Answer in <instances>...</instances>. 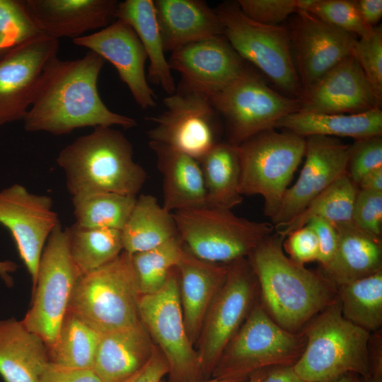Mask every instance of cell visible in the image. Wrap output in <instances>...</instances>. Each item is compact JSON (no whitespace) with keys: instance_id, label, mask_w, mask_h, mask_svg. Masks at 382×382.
I'll return each instance as SVG.
<instances>
[{"instance_id":"bcb514c9","label":"cell","mask_w":382,"mask_h":382,"mask_svg":"<svg viewBox=\"0 0 382 382\" xmlns=\"http://www.w3.org/2000/svg\"><path fill=\"white\" fill-rule=\"evenodd\" d=\"M315 232L319 243L318 262L320 267H326L332 260L337 245L338 235L334 225L328 221L313 217L306 224Z\"/></svg>"},{"instance_id":"d6986e66","label":"cell","mask_w":382,"mask_h":382,"mask_svg":"<svg viewBox=\"0 0 382 382\" xmlns=\"http://www.w3.org/2000/svg\"><path fill=\"white\" fill-rule=\"evenodd\" d=\"M349 147L336 137H306L304 164L296 182L286 190L272 220L274 228L299 214L318 195L346 174Z\"/></svg>"},{"instance_id":"7a4b0ae2","label":"cell","mask_w":382,"mask_h":382,"mask_svg":"<svg viewBox=\"0 0 382 382\" xmlns=\"http://www.w3.org/2000/svg\"><path fill=\"white\" fill-rule=\"evenodd\" d=\"M284 239L277 232L272 233L247 259L265 311L282 328L299 332L336 300L337 288L320 271L290 259L284 252Z\"/></svg>"},{"instance_id":"7c38bea8","label":"cell","mask_w":382,"mask_h":382,"mask_svg":"<svg viewBox=\"0 0 382 382\" xmlns=\"http://www.w3.org/2000/svg\"><path fill=\"white\" fill-rule=\"evenodd\" d=\"M226 277L214 298L196 343L203 376L212 373L230 340L258 301V282L247 257L227 264Z\"/></svg>"},{"instance_id":"ffe728a7","label":"cell","mask_w":382,"mask_h":382,"mask_svg":"<svg viewBox=\"0 0 382 382\" xmlns=\"http://www.w3.org/2000/svg\"><path fill=\"white\" fill-rule=\"evenodd\" d=\"M297 99L299 111L315 113L356 114L381 106L353 52L303 88Z\"/></svg>"},{"instance_id":"f6af8a7d","label":"cell","mask_w":382,"mask_h":382,"mask_svg":"<svg viewBox=\"0 0 382 382\" xmlns=\"http://www.w3.org/2000/svg\"><path fill=\"white\" fill-rule=\"evenodd\" d=\"M282 245L288 257L297 263L318 261V241L314 231L307 224L287 234Z\"/></svg>"},{"instance_id":"8992f818","label":"cell","mask_w":382,"mask_h":382,"mask_svg":"<svg viewBox=\"0 0 382 382\" xmlns=\"http://www.w3.org/2000/svg\"><path fill=\"white\" fill-rule=\"evenodd\" d=\"M303 332L277 324L258 300L222 352L211 377L247 381L257 371L294 366L306 346Z\"/></svg>"},{"instance_id":"60d3db41","label":"cell","mask_w":382,"mask_h":382,"mask_svg":"<svg viewBox=\"0 0 382 382\" xmlns=\"http://www.w3.org/2000/svg\"><path fill=\"white\" fill-rule=\"evenodd\" d=\"M382 168V137L355 139L349 147L346 174L357 187L368 173Z\"/></svg>"},{"instance_id":"f5cc1de1","label":"cell","mask_w":382,"mask_h":382,"mask_svg":"<svg viewBox=\"0 0 382 382\" xmlns=\"http://www.w3.org/2000/svg\"><path fill=\"white\" fill-rule=\"evenodd\" d=\"M17 267L16 263L12 261H0V277L8 286L13 285V279L10 273L15 272Z\"/></svg>"},{"instance_id":"f1b7e54d","label":"cell","mask_w":382,"mask_h":382,"mask_svg":"<svg viewBox=\"0 0 382 382\" xmlns=\"http://www.w3.org/2000/svg\"><path fill=\"white\" fill-rule=\"evenodd\" d=\"M275 128H282L304 138L319 135L355 139L382 134L381 108L356 114H325L297 111L282 117Z\"/></svg>"},{"instance_id":"7dc6e473","label":"cell","mask_w":382,"mask_h":382,"mask_svg":"<svg viewBox=\"0 0 382 382\" xmlns=\"http://www.w3.org/2000/svg\"><path fill=\"white\" fill-rule=\"evenodd\" d=\"M40 382H103L93 369H74L48 362Z\"/></svg>"},{"instance_id":"ac0fdd59","label":"cell","mask_w":382,"mask_h":382,"mask_svg":"<svg viewBox=\"0 0 382 382\" xmlns=\"http://www.w3.org/2000/svg\"><path fill=\"white\" fill-rule=\"evenodd\" d=\"M171 69L180 85L212 97L239 78L248 68L224 35L192 42L171 52Z\"/></svg>"},{"instance_id":"e575fe53","label":"cell","mask_w":382,"mask_h":382,"mask_svg":"<svg viewBox=\"0 0 382 382\" xmlns=\"http://www.w3.org/2000/svg\"><path fill=\"white\" fill-rule=\"evenodd\" d=\"M358 191L347 174L338 178L318 195L296 216L282 225L277 233L286 237L313 218H320L336 226L352 222V209Z\"/></svg>"},{"instance_id":"4316f807","label":"cell","mask_w":382,"mask_h":382,"mask_svg":"<svg viewBox=\"0 0 382 382\" xmlns=\"http://www.w3.org/2000/svg\"><path fill=\"white\" fill-rule=\"evenodd\" d=\"M338 235L335 253L320 272L336 287L382 270V239L352 222L335 226Z\"/></svg>"},{"instance_id":"c3c4849f","label":"cell","mask_w":382,"mask_h":382,"mask_svg":"<svg viewBox=\"0 0 382 382\" xmlns=\"http://www.w3.org/2000/svg\"><path fill=\"white\" fill-rule=\"evenodd\" d=\"M168 374L167 361L156 345L148 362L138 371L122 382H160Z\"/></svg>"},{"instance_id":"44dd1931","label":"cell","mask_w":382,"mask_h":382,"mask_svg":"<svg viewBox=\"0 0 382 382\" xmlns=\"http://www.w3.org/2000/svg\"><path fill=\"white\" fill-rule=\"evenodd\" d=\"M72 41L110 62L139 107L146 109L156 105V95L145 74L147 54L136 33L127 23L117 19L97 32Z\"/></svg>"},{"instance_id":"836d02e7","label":"cell","mask_w":382,"mask_h":382,"mask_svg":"<svg viewBox=\"0 0 382 382\" xmlns=\"http://www.w3.org/2000/svg\"><path fill=\"white\" fill-rule=\"evenodd\" d=\"M336 288L346 320L370 333L381 329L382 270Z\"/></svg>"},{"instance_id":"52a82bcc","label":"cell","mask_w":382,"mask_h":382,"mask_svg":"<svg viewBox=\"0 0 382 382\" xmlns=\"http://www.w3.org/2000/svg\"><path fill=\"white\" fill-rule=\"evenodd\" d=\"M183 247L196 257L227 265L248 257L273 233L272 223L234 214L231 209L205 206L173 212Z\"/></svg>"},{"instance_id":"6da1fadb","label":"cell","mask_w":382,"mask_h":382,"mask_svg":"<svg viewBox=\"0 0 382 382\" xmlns=\"http://www.w3.org/2000/svg\"><path fill=\"white\" fill-rule=\"evenodd\" d=\"M104 63L91 51L76 59H52L23 120L24 129L62 135L86 127H136L134 119L112 112L101 100L97 83Z\"/></svg>"},{"instance_id":"e0dca14e","label":"cell","mask_w":382,"mask_h":382,"mask_svg":"<svg viewBox=\"0 0 382 382\" xmlns=\"http://www.w3.org/2000/svg\"><path fill=\"white\" fill-rule=\"evenodd\" d=\"M295 14L289 32L303 89L352 54L357 38L308 11Z\"/></svg>"},{"instance_id":"5bb4252c","label":"cell","mask_w":382,"mask_h":382,"mask_svg":"<svg viewBox=\"0 0 382 382\" xmlns=\"http://www.w3.org/2000/svg\"><path fill=\"white\" fill-rule=\"evenodd\" d=\"M166 110L146 117L150 141L167 145L197 161L220 142L219 114L209 98L182 85L163 99Z\"/></svg>"},{"instance_id":"7bdbcfd3","label":"cell","mask_w":382,"mask_h":382,"mask_svg":"<svg viewBox=\"0 0 382 382\" xmlns=\"http://www.w3.org/2000/svg\"><path fill=\"white\" fill-rule=\"evenodd\" d=\"M352 222L361 231L382 238V192L358 189Z\"/></svg>"},{"instance_id":"30bf717a","label":"cell","mask_w":382,"mask_h":382,"mask_svg":"<svg viewBox=\"0 0 382 382\" xmlns=\"http://www.w3.org/2000/svg\"><path fill=\"white\" fill-rule=\"evenodd\" d=\"M81 275L69 253L66 228L59 224L42 250L33 301L21 320L30 331L41 337L47 348L56 340Z\"/></svg>"},{"instance_id":"277c9868","label":"cell","mask_w":382,"mask_h":382,"mask_svg":"<svg viewBox=\"0 0 382 382\" xmlns=\"http://www.w3.org/2000/svg\"><path fill=\"white\" fill-rule=\"evenodd\" d=\"M306 342L293 366L307 382H334L347 374L370 375L371 333L346 320L337 299L302 330Z\"/></svg>"},{"instance_id":"db71d44e","label":"cell","mask_w":382,"mask_h":382,"mask_svg":"<svg viewBox=\"0 0 382 382\" xmlns=\"http://www.w3.org/2000/svg\"><path fill=\"white\" fill-rule=\"evenodd\" d=\"M13 47H14V45H13L6 37L0 35V59Z\"/></svg>"},{"instance_id":"7402d4cb","label":"cell","mask_w":382,"mask_h":382,"mask_svg":"<svg viewBox=\"0 0 382 382\" xmlns=\"http://www.w3.org/2000/svg\"><path fill=\"white\" fill-rule=\"evenodd\" d=\"M36 28L59 39L81 37L103 29L117 20L115 0H21Z\"/></svg>"},{"instance_id":"1f68e13d","label":"cell","mask_w":382,"mask_h":382,"mask_svg":"<svg viewBox=\"0 0 382 382\" xmlns=\"http://www.w3.org/2000/svg\"><path fill=\"white\" fill-rule=\"evenodd\" d=\"M207 191V206L231 209L241 204V161L238 146L219 142L198 161Z\"/></svg>"},{"instance_id":"ab89813d","label":"cell","mask_w":382,"mask_h":382,"mask_svg":"<svg viewBox=\"0 0 382 382\" xmlns=\"http://www.w3.org/2000/svg\"><path fill=\"white\" fill-rule=\"evenodd\" d=\"M353 54L382 102V27L376 25L366 36L357 39Z\"/></svg>"},{"instance_id":"603a6c76","label":"cell","mask_w":382,"mask_h":382,"mask_svg":"<svg viewBox=\"0 0 382 382\" xmlns=\"http://www.w3.org/2000/svg\"><path fill=\"white\" fill-rule=\"evenodd\" d=\"M176 268L184 324L195 346L206 313L225 281L228 266L200 260L183 247Z\"/></svg>"},{"instance_id":"9f6ffc18","label":"cell","mask_w":382,"mask_h":382,"mask_svg":"<svg viewBox=\"0 0 382 382\" xmlns=\"http://www.w3.org/2000/svg\"><path fill=\"white\" fill-rule=\"evenodd\" d=\"M334 382H359V376L354 374H347Z\"/></svg>"},{"instance_id":"11a10c76","label":"cell","mask_w":382,"mask_h":382,"mask_svg":"<svg viewBox=\"0 0 382 382\" xmlns=\"http://www.w3.org/2000/svg\"><path fill=\"white\" fill-rule=\"evenodd\" d=\"M359 382H382V373L371 374L369 376H359Z\"/></svg>"},{"instance_id":"d590c367","label":"cell","mask_w":382,"mask_h":382,"mask_svg":"<svg viewBox=\"0 0 382 382\" xmlns=\"http://www.w3.org/2000/svg\"><path fill=\"white\" fill-rule=\"evenodd\" d=\"M66 232L69 253L81 274L107 264L123 251L120 230L85 228L74 223Z\"/></svg>"},{"instance_id":"cb8c5ba5","label":"cell","mask_w":382,"mask_h":382,"mask_svg":"<svg viewBox=\"0 0 382 382\" xmlns=\"http://www.w3.org/2000/svg\"><path fill=\"white\" fill-rule=\"evenodd\" d=\"M154 4L165 52L202 39L223 35L217 13L204 1L155 0Z\"/></svg>"},{"instance_id":"2e32d148","label":"cell","mask_w":382,"mask_h":382,"mask_svg":"<svg viewBox=\"0 0 382 382\" xmlns=\"http://www.w3.org/2000/svg\"><path fill=\"white\" fill-rule=\"evenodd\" d=\"M58 50V39L40 33L0 59V126L23 120L44 69Z\"/></svg>"},{"instance_id":"680465c9","label":"cell","mask_w":382,"mask_h":382,"mask_svg":"<svg viewBox=\"0 0 382 382\" xmlns=\"http://www.w3.org/2000/svg\"><path fill=\"white\" fill-rule=\"evenodd\" d=\"M248 381V380H247ZM247 381L240 379H219V378H209L195 382H246ZM160 382H169L163 381V379Z\"/></svg>"},{"instance_id":"681fc988","label":"cell","mask_w":382,"mask_h":382,"mask_svg":"<svg viewBox=\"0 0 382 382\" xmlns=\"http://www.w3.org/2000/svg\"><path fill=\"white\" fill-rule=\"evenodd\" d=\"M355 3L364 22L371 28L378 25L382 16V1L357 0Z\"/></svg>"},{"instance_id":"9c48e42d","label":"cell","mask_w":382,"mask_h":382,"mask_svg":"<svg viewBox=\"0 0 382 382\" xmlns=\"http://www.w3.org/2000/svg\"><path fill=\"white\" fill-rule=\"evenodd\" d=\"M223 35L244 60L255 66L286 96L297 98L302 86L295 66L289 28L257 23L246 16L236 2L215 8Z\"/></svg>"},{"instance_id":"3957f363","label":"cell","mask_w":382,"mask_h":382,"mask_svg":"<svg viewBox=\"0 0 382 382\" xmlns=\"http://www.w3.org/2000/svg\"><path fill=\"white\" fill-rule=\"evenodd\" d=\"M57 163L72 199L101 192L137 197L147 177L133 159L132 144L112 127H96L76 138L59 152Z\"/></svg>"},{"instance_id":"f907efd6","label":"cell","mask_w":382,"mask_h":382,"mask_svg":"<svg viewBox=\"0 0 382 382\" xmlns=\"http://www.w3.org/2000/svg\"><path fill=\"white\" fill-rule=\"evenodd\" d=\"M260 382H307L301 378L293 366H276L266 369Z\"/></svg>"},{"instance_id":"d6a6232c","label":"cell","mask_w":382,"mask_h":382,"mask_svg":"<svg viewBox=\"0 0 382 382\" xmlns=\"http://www.w3.org/2000/svg\"><path fill=\"white\" fill-rule=\"evenodd\" d=\"M102 334L77 316L67 312L53 345L49 361L74 369H93Z\"/></svg>"},{"instance_id":"4dcf8cb0","label":"cell","mask_w":382,"mask_h":382,"mask_svg":"<svg viewBox=\"0 0 382 382\" xmlns=\"http://www.w3.org/2000/svg\"><path fill=\"white\" fill-rule=\"evenodd\" d=\"M121 234L123 250L133 255L158 247L178 232L173 213L153 195L142 194L137 197Z\"/></svg>"},{"instance_id":"f546056e","label":"cell","mask_w":382,"mask_h":382,"mask_svg":"<svg viewBox=\"0 0 382 382\" xmlns=\"http://www.w3.org/2000/svg\"><path fill=\"white\" fill-rule=\"evenodd\" d=\"M117 19L127 23L141 42L148 59L147 78L171 95L176 91L156 17L154 1L125 0L119 2Z\"/></svg>"},{"instance_id":"ba28073f","label":"cell","mask_w":382,"mask_h":382,"mask_svg":"<svg viewBox=\"0 0 382 382\" xmlns=\"http://www.w3.org/2000/svg\"><path fill=\"white\" fill-rule=\"evenodd\" d=\"M241 161L239 192L259 195L264 213L272 220L306 151V138L289 131H262L238 146Z\"/></svg>"},{"instance_id":"816d5d0a","label":"cell","mask_w":382,"mask_h":382,"mask_svg":"<svg viewBox=\"0 0 382 382\" xmlns=\"http://www.w3.org/2000/svg\"><path fill=\"white\" fill-rule=\"evenodd\" d=\"M359 190L382 192V168L366 173L357 185Z\"/></svg>"},{"instance_id":"5b68a950","label":"cell","mask_w":382,"mask_h":382,"mask_svg":"<svg viewBox=\"0 0 382 382\" xmlns=\"http://www.w3.org/2000/svg\"><path fill=\"white\" fill-rule=\"evenodd\" d=\"M139 296L132 255L123 250L112 261L79 277L67 312L103 335L141 322Z\"/></svg>"},{"instance_id":"484cf974","label":"cell","mask_w":382,"mask_h":382,"mask_svg":"<svg viewBox=\"0 0 382 382\" xmlns=\"http://www.w3.org/2000/svg\"><path fill=\"white\" fill-rule=\"evenodd\" d=\"M156 345L141 321L102 335L93 370L103 382H122L141 369Z\"/></svg>"},{"instance_id":"83f0119b","label":"cell","mask_w":382,"mask_h":382,"mask_svg":"<svg viewBox=\"0 0 382 382\" xmlns=\"http://www.w3.org/2000/svg\"><path fill=\"white\" fill-rule=\"evenodd\" d=\"M47 347L15 318L0 320V375L5 382H40Z\"/></svg>"},{"instance_id":"6f0895ef","label":"cell","mask_w":382,"mask_h":382,"mask_svg":"<svg viewBox=\"0 0 382 382\" xmlns=\"http://www.w3.org/2000/svg\"><path fill=\"white\" fill-rule=\"evenodd\" d=\"M266 369L257 371L253 373L246 382H260L263 378Z\"/></svg>"},{"instance_id":"ee69618b","label":"cell","mask_w":382,"mask_h":382,"mask_svg":"<svg viewBox=\"0 0 382 382\" xmlns=\"http://www.w3.org/2000/svg\"><path fill=\"white\" fill-rule=\"evenodd\" d=\"M237 3L249 18L270 25H277L298 12L296 0H238Z\"/></svg>"},{"instance_id":"b9f144b4","label":"cell","mask_w":382,"mask_h":382,"mask_svg":"<svg viewBox=\"0 0 382 382\" xmlns=\"http://www.w3.org/2000/svg\"><path fill=\"white\" fill-rule=\"evenodd\" d=\"M40 33L25 11L21 0H0V35L13 45Z\"/></svg>"},{"instance_id":"8fae6325","label":"cell","mask_w":382,"mask_h":382,"mask_svg":"<svg viewBox=\"0 0 382 382\" xmlns=\"http://www.w3.org/2000/svg\"><path fill=\"white\" fill-rule=\"evenodd\" d=\"M138 309L141 323L167 361L168 381L204 380L197 352L185 330L176 267L160 290L140 294Z\"/></svg>"},{"instance_id":"74e56055","label":"cell","mask_w":382,"mask_h":382,"mask_svg":"<svg viewBox=\"0 0 382 382\" xmlns=\"http://www.w3.org/2000/svg\"><path fill=\"white\" fill-rule=\"evenodd\" d=\"M183 250L178 235L158 247L132 255L140 294H154L164 286Z\"/></svg>"},{"instance_id":"9a60e30c","label":"cell","mask_w":382,"mask_h":382,"mask_svg":"<svg viewBox=\"0 0 382 382\" xmlns=\"http://www.w3.org/2000/svg\"><path fill=\"white\" fill-rule=\"evenodd\" d=\"M0 224L11 232L34 289L45 243L60 224L51 197L19 184L0 190Z\"/></svg>"},{"instance_id":"f35d334b","label":"cell","mask_w":382,"mask_h":382,"mask_svg":"<svg viewBox=\"0 0 382 382\" xmlns=\"http://www.w3.org/2000/svg\"><path fill=\"white\" fill-rule=\"evenodd\" d=\"M308 12L359 37L368 35L373 29L362 20L355 1L314 0Z\"/></svg>"},{"instance_id":"d4e9b609","label":"cell","mask_w":382,"mask_h":382,"mask_svg":"<svg viewBox=\"0 0 382 382\" xmlns=\"http://www.w3.org/2000/svg\"><path fill=\"white\" fill-rule=\"evenodd\" d=\"M163 178V204L170 212L207 206V191L199 162L161 143L149 141Z\"/></svg>"},{"instance_id":"4fadbf2b","label":"cell","mask_w":382,"mask_h":382,"mask_svg":"<svg viewBox=\"0 0 382 382\" xmlns=\"http://www.w3.org/2000/svg\"><path fill=\"white\" fill-rule=\"evenodd\" d=\"M209 99L225 122L228 142L235 146L300 110L297 98L277 92L249 69Z\"/></svg>"},{"instance_id":"8d00e7d4","label":"cell","mask_w":382,"mask_h":382,"mask_svg":"<svg viewBox=\"0 0 382 382\" xmlns=\"http://www.w3.org/2000/svg\"><path fill=\"white\" fill-rule=\"evenodd\" d=\"M137 197L101 192L73 198L77 225L92 228L122 230Z\"/></svg>"}]
</instances>
